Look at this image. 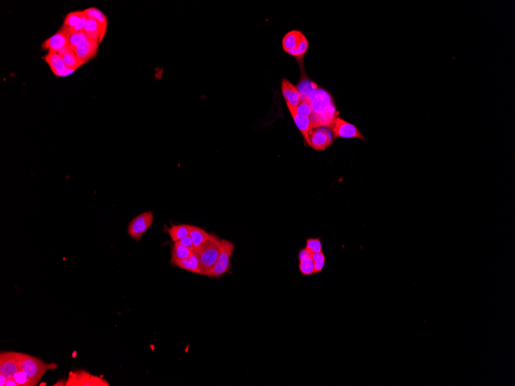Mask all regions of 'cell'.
<instances>
[{
  "label": "cell",
  "mask_w": 515,
  "mask_h": 386,
  "mask_svg": "<svg viewBox=\"0 0 515 386\" xmlns=\"http://www.w3.org/2000/svg\"><path fill=\"white\" fill-rule=\"evenodd\" d=\"M21 353L5 351L0 354V375L7 378H13L15 374L20 370Z\"/></svg>",
  "instance_id": "obj_9"
},
{
  "label": "cell",
  "mask_w": 515,
  "mask_h": 386,
  "mask_svg": "<svg viewBox=\"0 0 515 386\" xmlns=\"http://www.w3.org/2000/svg\"><path fill=\"white\" fill-rule=\"evenodd\" d=\"M314 261V274H319L323 270L326 264V256L323 252L312 254Z\"/></svg>",
  "instance_id": "obj_27"
},
{
  "label": "cell",
  "mask_w": 515,
  "mask_h": 386,
  "mask_svg": "<svg viewBox=\"0 0 515 386\" xmlns=\"http://www.w3.org/2000/svg\"><path fill=\"white\" fill-rule=\"evenodd\" d=\"M333 135L330 129L319 127L313 129L309 133V144L315 151H325L333 144Z\"/></svg>",
  "instance_id": "obj_10"
},
{
  "label": "cell",
  "mask_w": 515,
  "mask_h": 386,
  "mask_svg": "<svg viewBox=\"0 0 515 386\" xmlns=\"http://www.w3.org/2000/svg\"><path fill=\"white\" fill-rule=\"evenodd\" d=\"M69 46L68 38L64 31L60 30L52 37L45 40L42 44V48L48 51L60 52L64 48Z\"/></svg>",
  "instance_id": "obj_13"
},
{
  "label": "cell",
  "mask_w": 515,
  "mask_h": 386,
  "mask_svg": "<svg viewBox=\"0 0 515 386\" xmlns=\"http://www.w3.org/2000/svg\"><path fill=\"white\" fill-rule=\"evenodd\" d=\"M99 44L98 41L87 39L73 50L78 58L86 64L97 56Z\"/></svg>",
  "instance_id": "obj_12"
},
{
  "label": "cell",
  "mask_w": 515,
  "mask_h": 386,
  "mask_svg": "<svg viewBox=\"0 0 515 386\" xmlns=\"http://www.w3.org/2000/svg\"><path fill=\"white\" fill-rule=\"evenodd\" d=\"M65 34H67V38H68L69 46L73 49L77 47L84 40L88 39L84 31H77V32L76 31H71V32H67L65 33Z\"/></svg>",
  "instance_id": "obj_25"
},
{
  "label": "cell",
  "mask_w": 515,
  "mask_h": 386,
  "mask_svg": "<svg viewBox=\"0 0 515 386\" xmlns=\"http://www.w3.org/2000/svg\"><path fill=\"white\" fill-rule=\"evenodd\" d=\"M154 222L152 211H145L133 217L128 225L127 234L135 241H139L143 235L151 228Z\"/></svg>",
  "instance_id": "obj_6"
},
{
  "label": "cell",
  "mask_w": 515,
  "mask_h": 386,
  "mask_svg": "<svg viewBox=\"0 0 515 386\" xmlns=\"http://www.w3.org/2000/svg\"><path fill=\"white\" fill-rule=\"evenodd\" d=\"M190 225H177L168 228L167 231L174 242L179 241L184 237L189 236Z\"/></svg>",
  "instance_id": "obj_23"
},
{
  "label": "cell",
  "mask_w": 515,
  "mask_h": 386,
  "mask_svg": "<svg viewBox=\"0 0 515 386\" xmlns=\"http://www.w3.org/2000/svg\"><path fill=\"white\" fill-rule=\"evenodd\" d=\"M299 269L303 275L310 276L314 274V261L312 257L299 261Z\"/></svg>",
  "instance_id": "obj_26"
},
{
  "label": "cell",
  "mask_w": 515,
  "mask_h": 386,
  "mask_svg": "<svg viewBox=\"0 0 515 386\" xmlns=\"http://www.w3.org/2000/svg\"><path fill=\"white\" fill-rule=\"evenodd\" d=\"M59 53L61 56V57H62L63 61H64L66 67H69V68L74 69V70H76L81 66L85 64V63L83 62V61H81L78 58L77 56L74 52V50L70 46L64 48Z\"/></svg>",
  "instance_id": "obj_18"
},
{
  "label": "cell",
  "mask_w": 515,
  "mask_h": 386,
  "mask_svg": "<svg viewBox=\"0 0 515 386\" xmlns=\"http://www.w3.org/2000/svg\"><path fill=\"white\" fill-rule=\"evenodd\" d=\"M84 11L86 16L89 18H93V19L97 20L98 23L100 24V28H101L102 42V40L104 38L106 29H107V19H106V16L100 10L94 8V7L87 9V10H84Z\"/></svg>",
  "instance_id": "obj_21"
},
{
  "label": "cell",
  "mask_w": 515,
  "mask_h": 386,
  "mask_svg": "<svg viewBox=\"0 0 515 386\" xmlns=\"http://www.w3.org/2000/svg\"><path fill=\"white\" fill-rule=\"evenodd\" d=\"M210 234H211L199 227L190 225L189 237H191L192 243H193L194 251L204 244L208 239Z\"/></svg>",
  "instance_id": "obj_20"
},
{
  "label": "cell",
  "mask_w": 515,
  "mask_h": 386,
  "mask_svg": "<svg viewBox=\"0 0 515 386\" xmlns=\"http://www.w3.org/2000/svg\"><path fill=\"white\" fill-rule=\"evenodd\" d=\"M84 31L88 40L101 43V28L100 24L95 19L88 17L84 25Z\"/></svg>",
  "instance_id": "obj_17"
},
{
  "label": "cell",
  "mask_w": 515,
  "mask_h": 386,
  "mask_svg": "<svg viewBox=\"0 0 515 386\" xmlns=\"http://www.w3.org/2000/svg\"><path fill=\"white\" fill-rule=\"evenodd\" d=\"M221 249L222 239L216 234H211L204 244L194 251L199 261L202 275L206 276L215 265L220 255Z\"/></svg>",
  "instance_id": "obj_1"
},
{
  "label": "cell",
  "mask_w": 515,
  "mask_h": 386,
  "mask_svg": "<svg viewBox=\"0 0 515 386\" xmlns=\"http://www.w3.org/2000/svg\"><path fill=\"white\" fill-rule=\"evenodd\" d=\"M177 242L180 243V244H182V245L185 246V247H188L191 250L194 251V245L193 243H192V239L189 236L184 237L183 239L180 240L179 241H177Z\"/></svg>",
  "instance_id": "obj_32"
},
{
  "label": "cell",
  "mask_w": 515,
  "mask_h": 386,
  "mask_svg": "<svg viewBox=\"0 0 515 386\" xmlns=\"http://www.w3.org/2000/svg\"><path fill=\"white\" fill-rule=\"evenodd\" d=\"M194 251L191 250L188 247L182 245L178 242H174L171 252V264L173 265L177 261L185 259L192 255Z\"/></svg>",
  "instance_id": "obj_22"
},
{
  "label": "cell",
  "mask_w": 515,
  "mask_h": 386,
  "mask_svg": "<svg viewBox=\"0 0 515 386\" xmlns=\"http://www.w3.org/2000/svg\"><path fill=\"white\" fill-rule=\"evenodd\" d=\"M66 386H110L104 378L84 370L72 371L66 380Z\"/></svg>",
  "instance_id": "obj_5"
},
{
  "label": "cell",
  "mask_w": 515,
  "mask_h": 386,
  "mask_svg": "<svg viewBox=\"0 0 515 386\" xmlns=\"http://www.w3.org/2000/svg\"><path fill=\"white\" fill-rule=\"evenodd\" d=\"M75 71H76V70H74V69L69 68V67H66L65 69H64V70H62V71L60 72V73L57 75V76H61V77H65V76H70V75H71L72 73H74Z\"/></svg>",
  "instance_id": "obj_33"
},
{
  "label": "cell",
  "mask_w": 515,
  "mask_h": 386,
  "mask_svg": "<svg viewBox=\"0 0 515 386\" xmlns=\"http://www.w3.org/2000/svg\"><path fill=\"white\" fill-rule=\"evenodd\" d=\"M5 386H18V384L16 383V381H15L14 378H11L7 379Z\"/></svg>",
  "instance_id": "obj_34"
},
{
  "label": "cell",
  "mask_w": 515,
  "mask_h": 386,
  "mask_svg": "<svg viewBox=\"0 0 515 386\" xmlns=\"http://www.w3.org/2000/svg\"><path fill=\"white\" fill-rule=\"evenodd\" d=\"M58 365L55 363H46L40 359L34 356L21 353L20 369L25 372L36 384H38L43 375L49 372L57 369Z\"/></svg>",
  "instance_id": "obj_2"
},
{
  "label": "cell",
  "mask_w": 515,
  "mask_h": 386,
  "mask_svg": "<svg viewBox=\"0 0 515 386\" xmlns=\"http://www.w3.org/2000/svg\"><path fill=\"white\" fill-rule=\"evenodd\" d=\"M286 104H287L288 109H289V112H290L291 115H292L294 122L296 124V127H298L300 131L301 132L302 134H303L305 140H306V143L309 145V133L311 132L310 117L300 115L296 112L295 106H291L290 104H288V103H286Z\"/></svg>",
  "instance_id": "obj_14"
},
{
  "label": "cell",
  "mask_w": 515,
  "mask_h": 386,
  "mask_svg": "<svg viewBox=\"0 0 515 386\" xmlns=\"http://www.w3.org/2000/svg\"><path fill=\"white\" fill-rule=\"evenodd\" d=\"M306 247L311 253H319L322 252V241L319 237L308 238L306 239Z\"/></svg>",
  "instance_id": "obj_29"
},
{
  "label": "cell",
  "mask_w": 515,
  "mask_h": 386,
  "mask_svg": "<svg viewBox=\"0 0 515 386\" xmlns=\"http://www.w3.org/2000/svg\"><path fill=\"white\" fill-rule=\"evenodd\" d=\"M312 108V114H321L335 105L331 94L324 89L318 87L308 97Z\"/></svg>",
  "instance_id": "obj_8"
},
{
  "label": "cell",
  "mask_w": 515,
  "mask_h": 386,
  "mask_svg": "<svg viewBox=\"0 0 515 386\" xmlns=\"http://www.w3.org/2000/svg\"><path fill=\"white\" fill-rule=\"evenodd\" d=\"M7 379H8V378H7V377L4 376V375H0V385L5 386Z\"/></svg>",
  "instance_id": "obj_35"
},
{
  "label": "cell",
  "mask_w": 515,
  "mask_h": 386,
  "mask_svg": "<svg viewBox=\"0 0 515 386\" xmlns=\"http://www.w3.org/2000/svg\"><path fill=\"white\" fill-rule=\"evenodd\" d=\"M296 112L300 115L310 117L312 114V108L308 99H301L300 104L295 107Z\"/></svg>",
  "instance_id": "obj_30"
},
{
  "label": "cell",
  "mask_w": 515,
  "mask_h": 386,
  "mask_svg": "<svg viewBox=\"0 0 515 386\" xmlns=\"http://www.w3.org/2000/svg\"><path fill=\"white\" fill-rule=\"evenodd\" d=\"M282 48L285 52L297 59H303L309 48V41L303 33L292 31L282 39Z\"/></svg>",
  "instance_id": "obj_3"
},
{
  "label": "cell",
  "mask_w": 515,
  "mask_h": 386,
  "mask_svg": "<svg viewBox=\"0 0 515 386\" xmlns=\"http://www.w3.org/2000/svg\"><path fill=\"white\" fill-rule=\"evenodd\" d=\"M235 252V244L232 241L222 239V249L220 255L212 269L208 273L206 276L210 278L220 279L224 274L228 272L232 268L231 259Z\"/></svg>",
  "instance_id": "obj_4"
},
{
  "label": "cell",
  "mask_w": 515,
  "mask_h": 386,
  "mask_svg": "<svg viewBox=\"0 0 515 386\" xmlns=\"http://www.w3.org/2000/svg\"><path fill=\"white\" fill-rule=\"evenodd\" d=\"M282 92L286 103L295 107L300 104L301 100L300 92L297 90L296 87L291 84L288 79H282Z\"/></svg>",
  "instance_id": "obj_15"
},
{
  "label": "cell",
  "mask_w": 515,
  "mask_h": 386,
  "mask_svg": "<svg viewBox=\"0 0 515 386\" xmlns=\"http://www.w3.org/2000/svg\"><path fill=\"white\" fill-rule=\"evenodd\" d=\"M15 381L18 384V386H36L37 385L32 379H31L28 375L25 374V372L22 370L18 371L16 374H15L14 376H13Z\"/></svg>",
  "instance_id": "obj_28"
},
{
  "label": "cell",
  "mask_w": 515,
  "mask_h": 386,
  "mask_svg": "<svg viewBox=\"0 0 515 386\" xmlns=\"http://www.w3.org/2000/svg\"><path fill=\"white\" fill-rule=\"evenodd\" d=\"M312 257V253H311L309 250H308L306 247L301 249L299 252L298 259L299 261H303V260L307 259V258H310Z\"/></svg>",
  "instance_id": "obj_31"
},
{
  "label": "cell",
  "mask_w": 515,
  "mask_h": 386,
  "mask_svg": "<svg viewBox=\"0 0 515 386\" xmlns=\"http://www.w3.org/2000/svg\"><path fill=\"white\" fill-rule=\"evenodd\" d=\"M173 266H176L178 268L185 270V271H189V272L197 274H202V269H201V267H200L199 261H198V257H197L195 252L188 258L177 261V262H175L173 264Z\"/></svg>",
  "instance_id": "obj_16"
},
{
  "label": "cell",
  "mask_w": 515,
  "mask_h": 386,
  "mask_svg": "<svg viewBox=\"0 0 515 386\" xmlns=\"http://www.w3.org/2000/svg\"><path fill=\"white\" fill-rule=\"evenodd\" d=\"M330 130L333 133V138H343V139H357L366 141L363 133H361L358 127H356L350 123L347 122L343 119L340 118L339 116L335 118L334 121L330 127Z\"/></svg>",
  "instance_id": "obj_7"
},
{
  "label": "cell",
  "mask_w": 515,
  "mask_h": 386,
  "mask_svg": "<svg viewBox=\"0 0 515 386\" xmlns=\"http://www.w3.org/2000/svg\"><path fill=\"white\" fill-rule=\"evenodd\" d=\"M44 60L56 76L67 67L59 52L49 51L45 56Z\"/></svg>",
  "instance_id": "obj_19"
},
{
  "label": "cell",
  "mask_w": 515,
  "mask_h": 386,
  "mask_svg": "<svg viewBox=\"0 0 515 386\" xmlns=\"http://www.w3.org/2000/svg\"><path fill=\"white\" fill-rule=\"evenodd\" d=\"M88 16H86L84 10L71 12L66 16L61 31L64 33L71 31H83Z\"/></svg>",
  "instance_id": "obj_11"
},
{
  "label": "cell",
  "mask_w": 515,
  "mask_h": 386,
  "mask_svg": "<svg viewBox=\"0 0 515 386\" xmlns=\"http://www.w3.org/2000/svg\"><path fill=\"white\" fill-rule=\"evenodd\" d=\"M317 84L306 77H303L296 88L300 92L301 99H306L311 93L313 92L318 88Z\"/></svg>",
  "instance_id": "obj_24"
}]
</instances>
